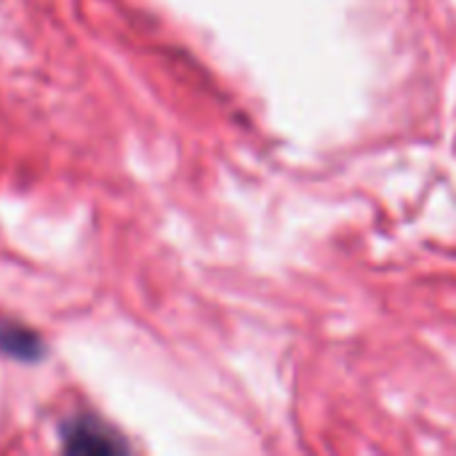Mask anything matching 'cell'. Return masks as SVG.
I'll use <instances>...</instances> for the list:
<instances>
[{
	"label": "cell",
	"instance_id": "6da1fadb",
	"mask_svg": "<svg viewBox=\"0 0 456 456\" xmlns=\"http://www.w3.org/2000/svg\"><path fill=\"white\" fill-rule=\"evenodd\" d=\"M64 446L67 452H77V454H115L123 446L112 441V436L104 433V428L77 419L72 425L64 428Z\"/></svg>",
	"mask_w": 456,
	"mask_h": 456
},
{
	"label": "cell",
	"instance_id": "7a4b0ae2",
	"mask_svg": "<svg viewBox=\"0 0 456 456\" xmlns=\"http://www.w3.org/2000/svg\"><path fill=\"white\" fill-rule=\"evenodd\" d=\"M0 350L16 361H37L43 353V345L32 331H27L21 326H3L0 323Z\"/></svg>",
	"mask_w": 456,
	"mask_h": 456
}]
</instances>
